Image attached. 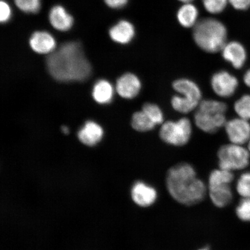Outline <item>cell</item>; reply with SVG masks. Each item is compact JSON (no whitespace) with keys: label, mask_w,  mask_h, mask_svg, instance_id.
Listing matches in <instances>:
<instances>
[{"label":"cell","mask_w":250,"mask_h":250,"mask_svg":"<svg viewBox=\"0 0 250 250\" xmlns=\"http://www.w3.org/2000/svg\"><path fill=\"white\" fill-rule=\"evenodd\" d=\"M50 74L61 82L83 81L92 73V67L81 43L68 42L49 54L46 58Z\"/></svg>","instance_id":"obj_1"},{"label":"cell","mask_w":250,"mask_h":250,"mask_svg":"<svg viewBox=\"0 0 250 250\" xmlns=\"http://www.w3.org/2000/svg\"><path fill=\"white\" fill-rule=\"evenodd\" d=\"M166 182L172 198L184 205L198 204L207 193L205 183L197 177L194 168L189 164L180 163L169 168Z\"/></svg>","instance_id":"obj_2"},{"label":"cell","mask_w":250,"mask_h":250,"mask_svg":"<svg viewBox=\"0 0 250 250\" xmlns=\"http://www.w3.org/2000/svg\"><path fill=\"white\" fill-rule=\"evenodd\" d=\"M227 37L226 26L213 18L203 19L198 21L193 31L196 44L209 54L221 52L227 42Z\"/></svg>","instance_id":"obj_3"},{"label":"cell","mask_w":250,"mask_h":250,"mask_svg":"<svg viewBox=\"0 0 250 250\" xmlns=\"http://www.w3.org/2000/svg\"><path fill=\"white\" fill-rule=\"evenodd\" d=\"M227 111L226 103L214 99L202 100L196 109L195 124L203 132L216 133L227 123Z\"/></svg>","instance_id":"obj_4"},{"label":"cell","mask_w":250,"mask_h":250,"mask_svg":"<svg viewBox=\"0 0 250 250\" xmlns=\"http://www.w3.org/2000/svg\"><path fill=\"white\" fill-rule=\"evenodd\" d=\"M219 168L230 171L244 170L250 164V152L247 146L229 143L218 151Z\"/></svg>","instance_id":"obj_5"},{"label":"cell","mask_w":250,"mask_h":250,"mask_svg":"<svg viewBox=\"0 0 250 250\" xmlns=\"http://www.w3.org/2000/svg\"><path fill=\"white\" fill-rule=\"evenodd\" d=\"M192 134V125L188 118L183 117L177 121H167L161 125L159 137L165 143L175 146H185Z\"/></svg>","instance_id":"obj_6"},{"label":"cell","mask_w":250,"mask_h":250,"mask_svg":"<svg viewBox=\"0 0 250 250\" xmlns=\"http://www.w3.org/2000/svg\"><path fill=\"white\" fill-rule=\"evenodd\" d=\"M210 85L215 95L222 98H229L236 92L239 81L229 71L220 70L212 75Z\"/></svg>","instance_id":"obj_7"},{"label":"cell","mask_w":250,"mask_h":250,"mask_svg":"<svg viewBox=\"0 0 250 250\" xmlns=\"http://www.w3.org/2000/svg\"><path fill=\"white\" fill-rule=\"evenodd\" d=\"M225 131L230 143L245 146L250 140V121L237 117L227 122Z\"/></svg>","instance_id":"obj_8"},{"label":"cell","mask_w":250,"mask_h":250,"mask_svg":"<svg viewBox=\"0 0 250 250\" xmlns=\"http://www.w3.org/2000/svg\"><path fill=\"white\" fill-rule=\"evenodd\" d=\"M221 52L224 60L236 70L242 69L248 61V54L245 46L236 41L227 42Z\"/></svg>","instance_id":"obj_9"},{"label":"cell","mask_w":250,"mask_h":250,"mask_svg":"<svg viewBox=\"0 0 250 250\" xmlns=\"http://www.w3.org/2000/svg\"><path fill=\"white\" fill-rule=\"evenodd\" d=\"M142 83L136 74L127 73L118 78L116 89L118 95L125 99H132L138 96Z\"/></svg>","instance_id":"obj_10"},{"label":"cell","mask_w":250,"mask_h":250,"mask_svg":"<svg viewBox=\"0 0 250 250\" xmlns=\"http://www.w3.org/2000/svg\"><path fill=\"white\" fill-rule=\"evenodd\" d=\"M48 20L54 29L62 32L70 30L74 23L73 16L61 5H55L50 9Z\"/></svg>","instance_id":"obj_11"},{"label":"cell","mask_w":250,"mask_h":250,"mask_svg":"<svg viewBox=\"0 0 250 250\" xmlns=\"http://www.w3.org/2000/svg\"><path fill=\"white\" fill-rule=\"evenodd\" d=\"M172 87L177 94L183 98L199 104L202 101V92L199 86L188 78H179L172 83Z\"/></svg>","instance_id":"obj_12"},{"label":"cell","mask_w":250,"mask_h":250,"mask_svg":"<svg viewBox=\"0 0 250 250\" xmlns=\"http://www.w3.org/2000/svg\"><path fill=\"white\" fill-rule=\"evenodd\" d=\"M131 195L136 205L140 207L148 208L154 204L158 195L154 187L143 181H137L132 187Z\"/></svg>","instance_id":"obj_13"},{"label":"cell","mask_w":250,"mask_h":250,"mask_svg":"<svg viewBox=\"0 0 250 250\" xmlns=\"http://www.w3.org/2000/svg\"><path fill=\"white\" fill-rule=\"evenodd\" d=\"M33 51L40 54H50L55 50L56 40L51 33L46 31H36L29 40Z\"/></svg>","instance_id":"obj_14"},{"label":"cell","mask_w":250,"mask_h":250,"mask_svg":"<svg viewBox=\"0 0 250 250\" xmlns=\"http://www.w3.org/2000/svg\"><path fill=\"white\" fill-rule=\"evenodd\" d=\"M109 36L115 42L125 45L130 43L135 36V28L133 24L126 20H121L109 29Z\"/></svg>","instance_id":"obj_15"},{"label":"cell","mask_w":250,"mask_h":250,"mask_svg":"<svg viewBox=\"0 0 250 250\" xmlns=\"http://www.w3.org/2000/svg\"><path fill=\"white\" fill-rule=\"evenodd\" d=\"M209 195L213 204L219 208H224L230 204L233 194L230 184L220 183L208 185Z\"/></svg>","instance_id":"obj_16"},{"label":"cell","mask_w":250,"mask_h":250,"mask_svg":"<svg viewBox=\"0 0 250 250\" xmlns=\"http://www.w3.org/2000/svg\"><path fill=\"white\" fill-rule=\"evenodd\" d=\"M103 130L101 126L93 121H88L78 132V138L87 146L97 145L102 139Z\"/></svg>","instance_id":"obj_17"},{"label":"cell","mask_w":250,"mask_h":250,"mask_svg":"<svg viewBox=\"0 0 250 250\" xmlns=\"http://www.w3.org/2000/svg\"><path fill=\"white\" fill-rule=\"evenodd\" d=\"M199 12L195 5L186 3L179 9L177 18L179 23L184 27L190 28L195 26L198 23Z\"/></svg>","instance_id":"obj_18"},{"label":"cell","mask_w":250,"mask_h":250,"mask_svg":"<svg viewBox=\"0 0 250 250\" xmlns=\"http://www.w3.org/2000/svg\"><path fill=\"white\" fill-rule=\"evenodd\" d=\"M93 98L100 104H107L111 101L114 89L111 84L105 80H100L93 87Z\"/></svg>","instance_id":"obj_19"},{"label":"cell","mask_w":250,"mask_h":250,"mask_svg":"<svg viewBox=\"0 0 250 250\" xmlns=\"http://www.w3.org/2000/svg\"><path fill=\"white\" fill-rule=\"evenodd\" d=\"M131 125L134 130L143 133L154 130L156 126L142 109L134 112L132 115Z\"/></svg>","instance_id":"obj_20"},{"label":"cell","mask_w":250,"mask_h":250,"mask_svg":"<svg viewBox=\"0 0 250 250\" xmlns=\"http://www.w3.org/2000/svg\"><path fill=\"white\" fill-rule=\"evenodd\" d=\"M171 105L174 111L180 114H187L196 109L199 104L190 101L177 94L172 97Z\"/></svg>","instance_id":"obj_21"},{"label":"cell","mask_w":250,"mask_h":250,"mask_svg":"<svg viewBox=\"0 0 250 250\" xmlns=\"http://www.w3.org/2000/svg\"><path fill=\"white\" fill-rule=\"evenodd\" d=\"M233 109L237 117L250 121V93L240 97L234 102Z\"/></svg>","instance_id":"obj_22"},{"label":"cell","mask_w":250,"mask_h":250,"mask_svg":"<svg viewBox=\"0 0 250 250\" xmlns=\"http://www.w3.org/2000/svg\"><path fill=\"white\" fill-rule=\"evenodd\" d=\"M142 109L156 126L164 123V112L158 105L152 103H146Z\"/></svg>","instance_id":"obj_23"},{"label":"cell","mask_w":250,"mask_h":250,"mask_svg":"<svg viewBox=\"0 0 250 250\" xmlns=\"http://www.w3.org/2000/svg\"><path fill=\"white\" fill-rule=\"evenodd\" d=\"M234 179V175L233 171L219 168V169L212 171L209 176L208 185L220 183L230 184Z\"/></svg>","instance_id":"obj_24"},{"label":"cell","mask_w":250,"mask_h":250,"mask_svg":"<svg viewBox=\"0 0 250 250\" xmlns=\"http://www.w3.org/2000/svg\"><path fill=\"white\" fill-rule=\"evenodd\" d=\"M15 4L24 14H36L42 8V0H14Z\"/></svg>","instance_id":"obj_25"},{"label":"cell","mask_w":250,"mask_h":250,"mask_svg":"<svg viewBox=\"0 0 250 250\" xmlns=\"http://www.w3.org/2000/svg\"><path fill=\"white\" fill-rule=\"evenodd\" d=\"M236 190L241 198H250V171L243 172L237 180Z\"/></svg>","instance_id":"obj_26"},{"label":"cell","mask_w":250,"mask_h":250,"mask_svg":"<svg viewBox=\"0 0 250 250\" xmlns=\"http://www.w3.org/2000/svg\"><path fill=\"white\" fill-rule=\"evenodd\" d=\"M235 213L239 220L250 223V198H241L236 208Z\"/></svg>","instance_id":"obj_27"},{"label":"cell","mask_w":250,"mask_h":250,"mask_svg":"<svg viewBox=\"0 0 250 250\" xmlns=\"http://www.w3.org/2000/svg\"><path fill=\"white\" fill-rule=\"evenodd\" d=\"M206 10L212 14H220L226 8L228 0H202Z\"/></svg>","instance_id":"obj_28"},{"label":"cell","mask_w":250,"mask_h":250,"mask_svg":"<svg viewBox=\"0 0 250 250\" xmlns=\"http://www.w3.org/2000/svg\"><path fill=\"white\" fill-rule=\"evenodd\" d=\"M12 17V10L11 5L5 0H1L0 2V21L5 24L11 21Z\"/></svg>","instance_id":"obj_29"},{"label":"cell","mask_w":250,"mask_h":250,"mask_svg":"<svg viewBox=\"0 0 250 250\" xmlns=\"http://www.w3.org/2000/svg\"><path fill=\"white\" fill-rule=\"evenodd\" d=\"M232 7L239 11H246L250 8V0H228Z\"/></svg>","instance_id":"obj_30"},{"label":"cell","mask_w":250,"mask_h":250,"mask_svg":"<svg viewBox=\"0 0 250 250\" xmlns=\"http://www.w3.org/2000/svg\"><path fill=\"white\" fill-rule=\"evenodd\" d=\"M103 1L109 8L120 9L125 7L129 0H103Z\"/></svg>","instance_id":"obj_31"},{"label":"cell","mask_w":250,"mask_h":250,"mask_svg":"<svg viewBox=\"0 0 250 250\" xmlns=\"http://www.w3.org/2000/svg\"><path fill=\"white\" fill-rule=\"evenodd\" d=\"M243 81L245 85L250 89V68L244 74Z\"/></svg>","instance_id":"obj_32"},{"label":"cell","mask_w":250,"mask_h":250,"mask_svg":"<svg viewBox=\"0 0 250 250\" xmlns=\"http://www.w3.org/2000/svg\"><path fill=\"white\" fill-rule=\"evenodd\" d=\"M62 132H63L65 134H67L68 133V129L67 127L64 126L62 127Z\"/></svg>","instance_id":"obj_33"},{"label":"cell","mask_w":250,"mask_h":250,"mask_svg":"<svg viewBox=\"0 0 250 250\" xmlns=\"http://www.w3.org/2000/svg\"><path fill=\"white\" fill-rule=\"evenodd\" d=\"M179 1L184 2V4H186V3H190L193 0H179Z\"/></svg>","instance_id":"obj_34"},{"label":"cell","mask_w":250,"mask_h":250,"mask_svg":"<svg viewBox=\"0 0 250 250\" xmlns=\"http://www.w3.org/2000/svg\"><path fill=\"white\" fill-rule=\"evenodd\" d=\"M208 250V249H201V250Z\"/></svg>","instance_id":"obj_35"}]
</instances>
